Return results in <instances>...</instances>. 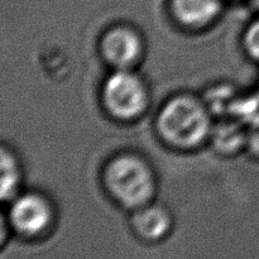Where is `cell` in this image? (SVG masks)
Listing matches in <instances>:
<instances>
[{
  "mask_svg": "<svg viewBox=\"0 0 259 259\" xmlns=\"http://www.w3.org/2000/svg\"><path fill=\"white\" fill-rule=\"evenodd\" d=\"M212 114L204 99L180 94L159 109L156 129L163 143L180 151H191L210 139Z\"/></svg>",
  "mask_w": 259,
  "mask_h": 259,
  "instance_id": "6da1fadb",
  "label": "cell"
},
{
  "mask_svg": "<svg viewBox=\"0 0 259 259\" xmlns=\"http://www.w3.org/2000/svg\"><path fill=\"white\" fill-rule=\"evenodd\" d=\"M101 179L109 196L124 209L134 211L154 201L157 176L141 154H115L104 166Z\"/></svg>",
  "mask_w": 259,
  "mask_h": 259,
  "instance_id": "7a4b0ae2",
  "label": "cell"
},
{
  "mask_svg": "<svg viewBox=\"0 0 259 259\" xmlns=\"http://www.w3.org/2000/svg\"><path fill=\"white\" fill-rule=\"evenodd\" d=\"M101 104L111 118L133 121L149 105L148 86L134 70H114L101 86Z\"/></svg>",
  "mask_w": 259,
  "mask_h": 259,
  "instance_id": "3957f363",
  "label": "cell"
},
{
  "mask_svg": "<svg viewBox=\"0 0 259 259\" xmlns=\"http://www.w3.org/2000/svg\"><path fill=\"white\" fill-rule=\"evenodd\" d=\"M7 222L13 234L28 242H37L52 232L56 210L40 192H20L9 202Z\"/></svg>",
  "mask_w": 259,
  "mask_h": 259,
  "instance_id": "277c9868",
  "label": "cell"
},
{
  "mask_svg": "<svg viewBox=\"0 0 259 259\" xmlns=\"http://www.w3.org/2000/svg\"><path fill=\"white\" fill-rule=\"evenodd\" d=\"M146 45L141 32L129 24H115L100 38V53L114 70H133L143 60Z\"/></svg>",
  "mask_w": 259,
  "mask_h": 259,
  "instance_id": "5b68a950",
  "label": "cell"
},
{
  "mask_svg": "<svg viewBox=\"0 0 259 259\" xmlns=\"http://www.w3.org/2000/svg\"><path fill=\"white\" fill-rule=\"evenodd\" d=\"M131 229L141 242L158 244L171 235L174 217L167 207L153 201L132 211Z\"/></svg>",
  "mask_w": 259,
  "mask_h": 259,
  "instance_id": "8992f818",
  "label": "cell"
},
{
  "mask_svg": "<svg viewBox=\"0 0 259 259\" xmlns=\"http://www.w3.org/2000/svg\"><path fill=\"white\" fill-rule=\"evenodd\" d=\"M224 0H171L175 20L189 29H202L219 18Z\"/></svg>",
  "mask_w": 259,
  "mask_h": 259,
  "instance_id": "52a82bcc",
  "label": "cell"
},
{
  "mask_svg": "<svg viewBox=\"0 0 259 259\" xmlns=\"http://www.w3.org/2000/svg\"><path fill=\"white\" fill-rule=\"evenodd\" d=\"M215 151L224 156H233L247 148V125L233 118H222L214 123L210 139Z\"/></svg>",
  "mask_w": 259,
  "mask_h": 259,
  "instance_id": "ba28073f",
  "label": "cell"
},
{
  "mask_svg": "<svg viewBox=\"0 0 259 259\" xmlns=\"http://www.w3.org/2000/svg\"><path fill=\"white\" fill-rule=\"evenodd\" d=\"M2 194L3 201H12L15 196L20 194V186L23 181V171L22 164H20L19 158L17 157L15 152L8 148L7 146L2 147Z\"/></svg>",
  "mask_w": 259,
  "mask_h": 259,
  "instance_id": "9c48e42d",
  "label": "cell"
},
{
  "mask_svg": "<svg viewBox=\"0 0 259 259\" xmlns=\"http://www.w3.org/2000/svg\"><path fill=\"white\" fill-rule=\"evenodd\" d=\"M243 47L252 60L259 62V17L245 29L243 35Z\"/></svg>",
  "mask_w": 259,
  "mask_h": 259,
  "instance_id": "30bf717a",
  "label": "cell"
},
{
  "mask_svg": "<svg viewBox=\"0 0 259 259\" xmlns=\"http://www.w3.org/2000/svg\"><path fill=\"white\" fill-rule=\"evenodd\" d=\"M248 144L247 148L252 152L253 156L259 158V114L252 121L247 124Z\"/></svg>",
  "mask_w": 259,
  "mask_h": 259,
  "instance_id": "8fae6325",
  "label": "cell"
},
{
  "mask_svg": "<svg viewBox=\"0 0 259 259\" xmlns=\"http://www.w3.org/2000/svg\"><path fill=\"white\" fill-rule=\"evenodd\" d=\"M250 2H252V4L254 5V8H257L259 10V0H250Z\"/></svg>",
  "mask_w": 259,
  "mask_h": 259,
  "instance_id": "7c38bea8",
  "label": "cell"
},
{
  "mask_svg": "<svg viewBox=\"0 0 259 259\" xmlns=\"http://www.w3.org/2000/svg\"><path fill=\"white\" fill-rule=\"evenodd\" d=\"M257 94L259 95V82H258V89H257Z\"/></svg>",
  "mask_w": 259,
  "mask_h": 259,
  "instance_id": "4fadbf2b",
  "label": "cell"
}]
</instances>
